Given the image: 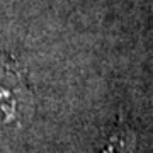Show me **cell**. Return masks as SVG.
Segmentation results:
<instances>
[{"label": "cell", "instance_id": "cell-1", "mask_svg": "<svg viewBox=\"0 0 153 153\" xmlns=\"http://www.w3.org/2000/svg\"><path fill=\"white\" fill-rule=\"evenodd\" d=\"M31 95L19 73L0 66V133L21 126L29 114Z\"/></svg>", "mask_w": 153, "mask_h": 153}, {"label": "cell", "instance_id": "cell-3", "mask_svg": "<svg viewBox=\"0 0 153 153\" xmlns=\"http://www.w3.org/2000/svg\"><path fill=\"white\" fill-rule=\"evenodd\" d=\"M152 2H153V0H152Z\"/></svg>", "mask_w": 153, "mask_h": 153}, {"label": "cell", "instance_id": "cell-2", "mask_svg": "<svg viewBox=\"0 0 153 153\" xmlns=\"http://www.w3.org/2000/svg\"><path fill=\"white\" fill-rule=\"evenodd\" d=\"M129 150H131L129 136L124 133H116L100 153H128Z\"/></svg>", "mask_w": 153, "mask_h": 153}]
</instances>
